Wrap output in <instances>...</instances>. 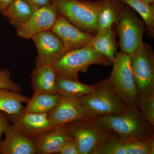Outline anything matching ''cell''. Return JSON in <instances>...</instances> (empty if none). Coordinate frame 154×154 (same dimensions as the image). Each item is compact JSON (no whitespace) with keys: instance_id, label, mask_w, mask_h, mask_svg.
Wrapping results in <instances>:
<instances>
[{"instance_id":"obj_31","label":"cell","mask_w":154,"mask_h":154,"mask_svg":"<svg viewBox=\"0 0 154 154\" xmlns=\"http://www.w3.org/2000/svg\"><path fill=\"white\" fill-rule=\"evenodd\" d=\"M150 5L154 6V0H142Z\"/></svg>"},{"instance_id":"obj_13","label":"cell","mask_w":154,"mask_h":154,"mask_svg":"<svg viewBox=\"0 0 154 154\" xmlns=\"http://www.w3.org/2000/svg\"><path fill=\"white\" fill-rule=\"evenodd\" d=\"M51 30L60 38L67 52L89 45L94 36L79 29L59 13Z\"/></svg>"},{"instance_id":"obj_12","label":"cell","mask_w":154,"mask_h":154,"mask_svg":"<svg viewBox=\"0 0 154 154\" xmlns=\"http://www.w3.org/2000/svg\"><path fill=\"white\" fill-rule=\"evenodd\" d=\"M36 48V66L51 64L59 60L67 52L62 41L51 30H46L32 37Z\"/></svg>"},{"instance_id":"obj_10","label":"cell","mask_w":154,"mask_h":154,"mask_svg":"<svg viewBox=\"0 0 154 154\" xmlns=\"http://www.w3.org/2000/svg\"><path fill=\"white\" fill-rule=\"evenodd\" d=\"M10 117L12 125L34 141L55 128L48 113H28L23 109L19 113L10 115Z\"/></svg>"},{"instance_id":"obj_5","label":"cell","mask_w":154,"mask_h":154,"mask_svg":"<svg viewBox=\"0 0 154 154\" xmlns=\"http://www.w3.org/2000/svg\"><path fill=\"white\" fill-rule=\"evenodd\" d=\"M113 69L108 78L119 96L131 109L139 110L140 97L135 83L130 57L122 52H116Z\"/></svg>"},{"instance_id":"obj_18","label":"cell","mask_w":154,"mask_h":154,"mask_svg":"<svg viewBox=\"0 0 154 154\" xmlns=\"http://www.w3.org/2000/svg\"><path fill=\"white\" fill-rule=\"evenodd\" d=\"M88 45L105 55L113 63L117 48L112 28L99 29Z\"/></svg>"},{"instance_id":"obj_28","label":"cell","mask_w":154,"mask_h":154,"mask_svg":"<svg viewBox=\"0 0 154 154\" xmlns=\"http://www.w3.org/2000/svg\"><path fill=\"white\" fill-rule=\"evenodd\" d=\"M11 123L10 115L4 111L0 110V140L2 135L4 134Z\"/></svg>"},{"instance_id":"obj_24","label":"cell","mask_w":154,"mask_h":154,"mask_svg":"<svg viewBox=\"0 0 154 154\" xmlns=\"http://www.w3.org/2000/svg\"><path fill=\"white\" fill-rule=\"evenodd\" d=\"M122 2L136 11L145 24L146 29L150 38L154 36V7L142 0H120Z\"/></svg>"},{"instance_id":"obj_23","label":"cell","mask_w":154,"mask_h":154,"mask_svg":"<svg viewBox=\"0 0 154 154\" xmlns=\"http://www.w3.org/2000/svg\"><path fill=\"white\" fill-rule=\"evenodd\" d=\"M34 11L26 0H14L2 14L9 19L12 25H14L27 21Z\"/></svg>"},{"instance_id":"obj_19","label":"cell","mask_w":154,"mask_h":154,"mask_svg":"<svg viewBox=\"0 0 154 154\" xmlns=\"http://www.w3.org/2000/svg\"><path fill=\"white\" fill-rule=\"evenodd\" d=\"M60 96L58 93L33 94L24 110L28 113H48L57 105Z\"/></svg>"},{"instance_id":"obj_9","label":"cell","mask_w":154,"mask_h":154,"mask_svg":"<svg viewBox=\"0 0 154 154\" xmlns=\"http://www.w3.org/2000/svg\"><path fill=\"white\" fill-rule=\"evenodd\" d=\"M48 115L55 128L73 122L94 119L81 97L61 94L57 105Z\"/></svg>"},{"instance_id":"obj_15","label":"cell","mask_w":154,"mask_h":154,"mask_svg":"<svg viewBox=\"0 0 154 154\" xmlns=\"http://www.w3.org/2000/svg\"><path fill=\"white\" fill-rule=\"evenodd\" d=\"M5 139L0 140V154H34V141L26 137L12 124L4 131Z\"/></svg>"},{"instance_id":"obj_11","label":"cell","mask_w":154,"mask_h":154,"mask_svg":"<svg viewBox=\"0 0 154 154\" xmlns=\"http://www.w3.org/2000/svg\"><path fill=\"white\" fill-rule=\"evenodd\" d=\"M58 11L54 5L39 8L23 23L14 25L17 35L25 39L32 38L39 33L51 30L55 24Z\"/></svg>"},{"instance_id":"obj_25","label":"cell","mask_w":154,"mask_h":154,"mask_svg":"<svg viewBox=\"0 0 154 154\" xmlns=\"http://www.w3.org/2000/svg\"><path fill=\"white\" fill-rule=\"evenodd\" d=\"M137 107L142 117L154 127V93L140 97Z\"/></svg>"},{"instance_id":"obj_30","label":"cell","mask_w":154,"mask_h":154,"mask_svg":"<svg viewBox=\"0 0 154 154\" xmlns=\"http://www.w3.org/2000/svg\"><path fill=\"white\" fill-rule=\"evenodd\" d=\"M14 0H0V13L2 14Z\"/></svg>"},{"instance_id":"obj_3","label":"cell","mask_w":154,"mask_h":154,"mask_svg":"<svg viewBox=\"0 0 154 154\" xmlns=\"http://www.w3.org/2000/svg\"><path fill=\"white\" fill-rule=\"evenodd\" d=\"M111 63L105 55L89 45L68 51L51 66L57 76L79 80V73H86L92 65L108 66Z\"/></svg>"},{"instance_id":"obj_7","label":"cell","mask_w":154,"mask_h":154,"mask_svg":"<svg viewBox=\"0 0 154 154\" xmlns=\"http://www.w3.org/2000/svg\"><path fill=\"white\" fill-rule=\"evenodd\" d=\"M65 125L69 133L76 140L80 154H92L105 141L116 135L93 119L73 122Z\"/></svg>"},{"instance_id":"obj_1","label":"cell","mask_w":154,"mask_h":154,"mask_svg":"<svg viewBox=\"0 0 154 154\" xmlns=\"http://www.w3.org/2000/svg\"><path fill=\"white\" fill-rule=\"evenodd\" d=\"M93 120L99 125L113 131L123 141H140L154 138V126L142 117L139 110L99 116Z\"/></svg>"},{"instance_id":"obj_4","label":"cell","mask_w":154,"mask_h":154,"mask_svg":"<svg viewBox=\"0 0 154 154\" xmlns=\"http://www.w3.org/2000/svg\"><path fill=\"white\" fill-rule=\"evenodd\" d=\"M95 85L96 88L93 92L81 97L94 119L99 116L121 114L133 110L120 98L109 79Z\"/></svg>"},{"instance_id":"obj_8","label":"cell","mask_w":154,"mask_h":154,"mask_svg":"<svg viewBox=\"0 0 154 154\" xmlns=\"http://www.w3.org/2000/svg\"><path fill=\"white\" fill-rule=\"evenodd\" d=\"M130 57L139 96L154 94V54L152 48L143 42Z\"/></svg>"},{"instance_id":"obj_26","label":"cell","mask_w":154,"mask_h":154,"mask_svg":"<svg viewBox=\"0 0 154 154\" xmlns=\"http://www.w3.org/2000/svg\"><path fill=\"white\" fill-rule=\"evenodd\" d=\"M11 72L8 69L0 68V88L20 93L22 88L11 79Z\"/></svg>"},{"instance_id":"obj_22","label":"cell","mask_w":154,"mask_h":154,"mask_svg":"<svg viewBox=\"0 0 154 154\" xmlns=\"http://www.w3.org/2000/svg\"><path fill=\"white\" fill-rule=\"evenodd\" d=\"M102 2L98 20L99 29L112 28L117 22L123 5L120 0H102Z\"/></svg>"},{"instance_id":"obj_21","label":"cell","mask_w":154,"mask_h":154,"mask_svg":"<svg viewBox=\"0 0 154 154\" xmlns=\"http://www.w3.org/2000/svg\"><path fill=\"white\" fill-rule=\"evenodd\" d=\"M95 88V85H88L80 82L79 80L57 76V78L56 90L61 95L82 97L93 92Z\"/></svg>"},{"instance_id":"obj_29","label":"cell","mask_w":154,"mask_h":154,"mask_svg":"<svg viewBox=\"0 0 154 154\" xmlns=\"http://www.w3.org/2000/svg\"><path fill=\"white\" fill-rule=\"evenodd\" d=\"M31 5L34 11L45 6L53 5V0H26Z\"/></svg>"},{"instance_id":"obj_14","label":"cell","mask_w":154,"mask_h":154,"mask_svg":"<svg viewBox=\"0 0 154 154\" xmlns=\"http://www.w3.org/2000/svg\"><path fill=\"white\" fill-rule=\"evenodd\" d=\"M154 138L147 140L127 142L116 135L105 141L92 154H154Z\"/></svg>"},{"instance_id":"obj_6","label":"cell","mask_w":154,"mask_h":154,"mask_svg":"<svg viewBox=\"0 0 154 154\" xmlns=\"http://www.w3.org/2000/svg\"><path fill=\"white\" fill-rule=\"evenodd\" d=\"M115 24L118 30L121 52L131 56L143 42L145 24L132 9L124 4Z\"/></svg>"},{"instance_id":"obj_16","label":"cell","mask_w":154,"mask_h":154,"mask_svg":"<svg viewBox=\"0 0 154 154\" xmlns=\"http://www.w3.org/2000/svg\"><path fill=\"white\" fill-rule=\"evenodd\" d=\"M72 137L65 125L56 128L34 141L35 154L59 153L65 142Z\"/></svg>"},{"instance_id":"obj_17","label":"cell","mask_w":154,"mask_h":154,"mask_svg":"<svg viewBox=\"0 0 154 154\" xmlns=\"http://www.w3.org/2000/svg\"><path fill=\"white\" fill-rule=\"evenodd\" d=\"M57 78V76L51 65L36 66L30 75L33 94L57 93L56 90Z\"/></svg>"},{"instance_id":"obj_2","label":"cell","mask_w":154,"mask_h":154,"mask_svg":"<svg viewBox=\"0 0 154 154\" xmlns=\"http://www.w3.org/2000/svg\"><path fill=\"white\" fill-rule=\"evenodd\" d=\"M53 2L59 14L77 28L93 35L97 33L102 0H53Z\"/></svg>"},{"instance_id":"obj_27","label":"cell","mask_w":154,"mask_h":154,"mask_svg":"<svg viewBox=\"0 0 154 154\" xmlns=\"http://www.w3.org/2000/svg\"><path fill=\"white\" fill-rule=\"evenodd\" d=\"M61 154H80L79 146L75 139L72 137L64 143L60 151Z\"/></svg>"},{"instance_id":"obj_20","label":"cell","mask_w":154,"mask_h":154,"mask_svg":"<svg viewBox=\"0 0 154 154\" xmlns=\"http://www.w3.org/2000/svg\"><path fill=\"white\" fill-rule=\"evenodd\" d=\"M30 99L19 92L0 88V110L10 115L17 114L24 109L22 104Z\"/></svg>"}]
</instances>
